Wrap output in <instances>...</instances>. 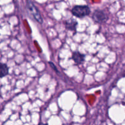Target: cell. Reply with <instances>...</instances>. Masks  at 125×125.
I'll use <instances>...</instances> for the list:
<instances>
[{"label": "cell", "mask_w": 125, "mask_h": 125, "mask_svg": "<svg viewBox=\"0 0 125 125\" xmlns=\"http://www.w3.org/2000/svg\"><path fill=\"white\" fill-rule=\"evenodd\" d=\"M49 63H50V65H51V67H52V69L56 71V72H58V70H57V68H56V66H55V65L54 64V63H52V62H49Z\"/></svg>", "instance_id": "7"}, {"label": "cell", "mask_w": 125, "mask_h": 125, "mask_svg": "<svg viewBox=\"0 0 125 125\" xmlns=\"http://www.w3.org/2000/svg\"><path fill=\"white\" fill-rule=\"evenodd\" d=\"M0 71H1V73H0L1 78H3V77L6 76L7 74H8L9 68L6 63H1V66H0Z\"/></svg>", "instance_id": "6"}, {"label": "cell", "mask_w": 125, "mask_h": 125, "mask_svg": "<svg viewBox=\"0 0 125 125\" xmlns=\"http://www.w3.org/2000/svg\"><path fill=\"white\" fill-rule=\"evenodd\" d=\"M26 7L28 10L30 12L32 15L33 16L34 19L38 23L42 24L43 23V18L42 17V15L40 14V12H39V9L37 8V7L34 4V3L30 0H28L26 3Z\"/></svg>", "instance_id": "2"}, {"label": "cell", "mask_w": 125, "mask_h": 125, "mask_svg": "<svg viewBox=\"0 0 125 125\" xmlns=\"http://www.w3.org/2000/svg\"><path fill=\"white\" fill-rule=\"evenodd\" d=\"M72 13L74 17L83 18L90 14V9L86 5H77L73 7Z\"/></svg>", "instance_id": "1"}, {"label": "cell", "mask_w": 125, "mask_h": 125, "mask_svg": "<svg viewBox=\"0 0 125 125\" xmlns=\"http://www.w3.org/2000/svg\"><path fill=\"white\" fill-rule=\"evenodd\" d=\"M92 18L93 20L96 23H102L106 21L107 20V16H106V13L104 12V11L97 9L94 12Z\"/></svg>", "instance_id": "3"}, {"label": "cell", "mask_w": 125, "mask_h": 125, "mask_svg": "<svg viewBox=\"0 0 125 125\" xmlns=\"http://www.w3.org/2000/svg\"><path fill=\"white\" fill-rule=\"evenodd\" d=\"M85 56L84 54H81L79 51H74L73 52L72 59L77 64H81L85 61Z\"/></svg>", "instance_id": "4"}, {"label": "cell", "mask_w": 125, "mask_h": 125, "mask_svg": "<svg viewBox=\"0 0 125 125\" xmlns=\"http://www.w3.org/2000/svg\"><path fill=\"white\" fill-rule=\"evenodd\" d=\"M78 25V22L76 20L71 18L65 22V28L66 29L69 31H75L76 29V26Z\"/></svg>", "instance_id": "5"}]
</instances>
